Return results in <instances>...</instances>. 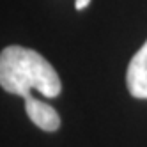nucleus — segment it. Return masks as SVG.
Listing matches in <instances>:
<instances>
[{
  "instance_id": "obj_3",
  "label": "nucleus",
  "mask_w": 147,
  "mask_h": 147,
  "mask_svg": "<svg viewBox=\"0 0 147 147\" xmlns=\"http://www.w3.org/2000/svg\"><path fill=\"white\" fill-rule=\"evenodd\" d=\"M25 110H27L28 119L37 128L45 129V131H57L60 128V117L51 105L39 101L37 98L32 96V98L25 99Z\"/></svg>"
},
{
  "instance_id": "obj_1",
  "label": "nucleus",
  "mask_w": 147,
  "mask_h": 147,
  "mask_svg": "<svg viewBox=\"0 0 147 147\" xmlns=\"http://www.w3.org/2000/svg\"><path fill=\"white\" fill-rule=\"evenodd\" d=\"M0 87L23 99L32 98V90L45 98H57L62 83L53 66L43 55L13 45L0 51Z\"/></svg>"
},
{
  "instance_id": "obj_4",
  "label": "nucleus",
  "mask_w": 147,
  "mask_h": 147,
  "mask_svg": "<svg viewBox=\"0 0 147 147\" xmlns=\"http://www.w3.org/2000/svg\"><path fill=\"white\" fill-rule=\"evenodd\" d=\"M90 4V0H76V2H75V7L78 9V11H80V9H83V7H87Z\"/></svg>"
},
{
  "instance_id": "obj_2",
  "label": "nucleus",
  "mask_w": 147,
  "mask_h": 147,
  "mask_svg": "<svg viewBox=\"0 0 147 147\" xmlns=\"http://www.w3.org/2000/svg\"><path fill=\"white\" fill-rule=\"evenodd\" d=\"M126 85L133 98L147 99V41L129 60L126 71Z\"/></svg>"
}]
</instances>
